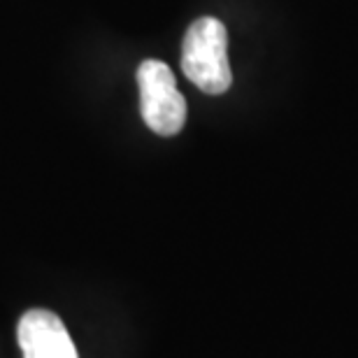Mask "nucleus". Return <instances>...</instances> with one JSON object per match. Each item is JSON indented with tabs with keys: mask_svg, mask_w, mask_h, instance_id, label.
<instances>
[{
	"mask_svg": "<svg viewBox=\"0 0 358 358\" xmlns=\"http://www.w3.org/2000/svg\"><path fill=\"white\" fill-rule=\"evenodd\" d=\"M24 358H77L66 324L49 310H28L17 326Z\"/></svg>",
	"mask_w": 358,
	"mask_h": 358,
	"instance_id": "7ed1b4c3",
	"label": "nucleus"
},
{
	"mask_svg": "<svg viewBox=\"0 0 358 358\" xmlns=\"http://www.w3.org/2000/svg\"><path fill=\"white\" fill-rule=\"evenodd\" d=\"M182 70L200 91L219 96L233 84L228 63L226 26L214 17H200L189 26L182 45Z\"/></svg>",
	"mask_w": 358,
	"mask_h": 358,
	"instance_id": "f257e3e1",
	"label": "nucleus"
},
{
	"mask_svg": "<svg viewBox=\"0 0 358 358\" xmlns=\"http://www.w3.org/2000/svg\"><path fill=\"white\" fill-rule=\"evenodd\" d=\"M140 112L156 135L173 138L184 128L186 100L177 89L175 75L166 63L145 61L138 68Z\"/></svg>",
	"mask_w": 358,
	"mask_h": 358,
	"instance_id": "f03ea898",
	"label": "nucleus"
}]
</instances>
